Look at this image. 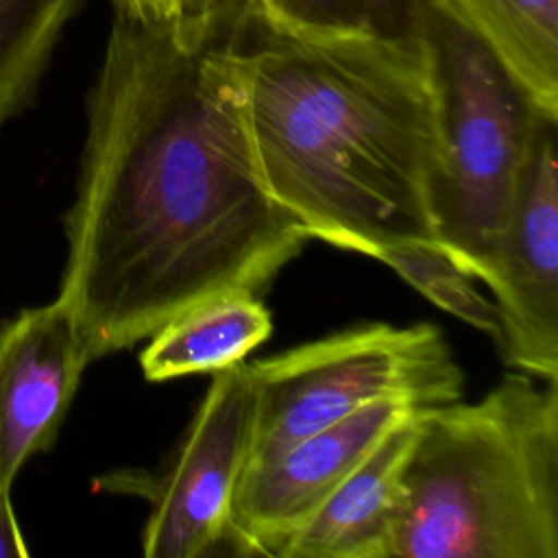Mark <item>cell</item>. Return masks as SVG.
<instances>
[{
    "label": "cell",
    "instance_id": "cell-15",
    "mask_svg": "<svg viewBox=\"0 0 558 558\" xmlns=\"http://www.w3.org/2000/svg\"><path fill=\"white\" fill-rule=\"evenodd\" d=\"M373 257L390 266L399 277H403L412 288H416L438 307L488 333L493 342L499 344L501 325L495 301L484 299L473 283L475 279L460 270L440 251L416 244H401L379 248Z\"/></svg>",
    "mask_w": 558,
    "mask_h": 558
},
{
    "label": "cell",
    "instance_id": "cell-17",
    "mask_svg": "<svg viewBox=\"0 0 558 558\" xmlns=\"http://www.w3.org/2000/svg\"><path fill=\"white\" fill-rule=\"evenodd\" d=\"M28 545L17 525V517L11 504V490L0 486V558H24Z\"/></svg>",
    "mask_w": 558,
    "mask_h": 558
},
{
    "label": "cell",
    "instance_id": "cell-9",
    "mask_svg": "<svg viewBox=\"0 0 558 558\" xmlns=\"http://www.w3.org/2000/svg\"><path fill=\"white\" fill-rule=\"evenodd\" d=\"M92 362L65 310L52 301L0 325V486L48 451Z\"/></svg>",
    "mask_w": 558,
    "mask_h": 558
},
{
    "label": "cell",
    "instance_id": "cell-13",
    "mask_svg": "<svg viewBox=\"0 0 558 558\" xmlns=\"http://www.w3.org/2000/svg\"><path fill=\"white\" fill-rule=\"evenodd\" d=\"M427 0H246L248 22L279 35L425 39Z\"/></svg>",
    "mask_w": 558,
    "mask_h": 558
},
{
    "label": "cell",
    "instance_id": "cell-16",
    "mask_svg": "<svg viewBox=\"0 0 558 558\" xmlns=\"http://www.w3.org/2000/svg\"><path fill=\"white\" fill-rule=\"evenodd\" d=\"M118 13L172 26H218L246 22V0H113Z\"/></svg>",
    "mask_w": 558,
    "mask_h": 558
},
{
    "label": "cell",
    "instance_id": "cell-1",
    "mask_svg": "<svg viewBox=\"0 0 558 558\" xmlns=\"http://www.w3.org/2000/svg\"><path fill=\"white\" fill-rule=\"evenodd\" d=\"M244 26L116 11L87 96L54 299L92 360L222 292L262 294L310 240L255 166Z\"/></svg>",
    "mask_w": 558,
    "mask_h": 558
},
{
    "label": "cell",
    "instance_id": "cell-11",
    "mask_svg": "<svg viewBox=\"0 0 558 558\" xmlns=\"http://www.w3.org/2000/svg\"><path fill=\"white\" fill-rule=\"evenodd\" d=\"M270 331V312L259 294L222 292L159 327L148 338L140 366L150 381L216 373L244 362Z\"/></svg>",
    "mask_w": 558,
    "mask_h": 558
},
{
    "label": "cell",
    "instance_id": "cell-8",
    "mask_svg": "<svg viewBox=\"0 0 558 558\" xmlns=\"http://www.w3.org/2000/svg\"><path fill=\"white\" fill-rule=\"evenodd\" d=\"M416 410L403 401H379L248 464L233 497L222 554L277 558L373 447Z\"/></svg>",
    "mask_w": 558,
    "mask_h": 558
},
{
    "label": "cell",
    "instance_id": "cell-14",
    "mask_svg": "<svg viewBox=\"0 0 558 558\" xmlns=\"http://www.w3.org/2000/svg\"><path fill=\"white\" fill-rule=\"evenodd\" d=\"M81 0H0V126L22 109Z\"/></svg>",
    "mask_w": 558,
    "mask_h": 558
},
{
    "label": "cell",
    "instance_id": "cell-2",
    "mask_svg": "<svg viewBox=\"0 0 558 558\" xmlns=\"http://www.w3.org/2000/svg\"><path fill=\"white\" fill-rule=\"evenodd\" d=\"M242 50L255 166L303 233L368 257L440 251L427 37L279 35L246 22Z\"/></svg>",
    "mask_w": 558,
    "mask_h": 558
},
{
    "label": "cell",
    "instance_id": "cell-5",
    "mask_svg": "<svg viewBox=\"0 0 558 558\" xmlns=\"http://www.w3.org/2000/svg\"><path fill=\"white\" fill-rule=\"evenodd\" d=\"M246 368L257 399L248 464L379 401L414 408L458 401L464 384L451 347L429 323H366Z\"/></svg>",
    "mask_w": 558,
    "mask_h": 558
},
{
    "label": "cell",
    "instance_id": "cell-12",
    "mask_svg": "<svg viewBox=\"0 0 558 558\" xmlns=\"http://www.w3.org/2000/svg\"><path fill=\"white\" fill-rule=\"evenodd\" d=\"M477 37L541 111L558 118V0H427Z\"/></svg>",
    "mask_w": 558,
    "mask_h": 558
},
{
    "label": "cell",
    "instance_id": "cell-10",
    "mask_svg": "<svg viewBox=\"0 0 558 558\" xmlns=\"http://www.w3.org/2000/svg\"><path fill=\"white\" fill-rule=\"evenodd\" d=\"M416 414L373 447L277 558H390L403 514V466Z\"/></svg>",
    "mask_w": 558,
    "mask_h": 558
},
{
    "label": "cell",
    "instance_id": "cell-7",
    "mask_svg": "<svg viewBox=\"0 0 558 558\" xmlns=\"http://www.w3.org/2000/svg\"><path fill=\"white\" fill-rule=\"evenodd\" d=\"M504 360L558 381V118H543L490 272Z\"/></svg>",
    "mask_w": 558,
    "mask_h": 558
},
{
    "label": "cell",
    "instance_id": "cell-4",
    "mask_svg": "<svg viewBox=\"0 0 558 558\" xmlns=\"http://www.w3.org/2000/svg\"><path fill=\"white\" fill-rule=\"evenodd\" d=\"M438 172V246L469 277L486 281L543 118L519 81L466 28L429 7Z\"/></svg>",
    "mask_w": 558,
    "mask_h": 558
},
{
    "label": "cell",
    "instance_id": "cell-6",
    "mask_svg": "<svg viewBox=\"0 0 558 558\" xmlns=\"http://www.w3.org/2000/svg\"><path fill=\"white\" fill-rule=\"evenodd\" d=\"M255 386L246 362L214 379L159 473H113L102 490L135 493L150 501L142 530L148 558H203L222 554L238 484L248 464L255 432Z\"/></svg>",
    "mask_w": 558,
    "mask_h": 558
},
{
    "label": "cell",
    "instance_id": "cell-3",
    "mask_svg": "<svg viewBox=\"0 0 558 558\" xmlns=\"http://www.w3.org/2000/svg\"><path fill=\"white\" fill-rule=\"evenodd\" d=\"M421 408L390 558H558V381Z\"/></svg>",
    "mask_w": 558,
    "mask_h": 558
}]
</instances>
